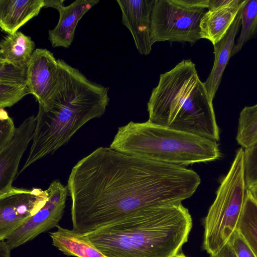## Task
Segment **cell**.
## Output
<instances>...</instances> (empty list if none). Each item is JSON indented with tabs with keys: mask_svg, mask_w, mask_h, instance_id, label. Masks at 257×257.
<instances>
[{
	"mask_svg": "<svg viewBox=\"0 0 257 257\" xmlns=\"http://www.w3.org/2000/svg\"><path fill=\"white\" fill-rule=\"evenodd\" d=\"M0 150L4 148L14 136L16 127L13 119L5 109H0Z\"/></svg>",
	"mask_w": 257,
	"mask_h": 257,
	"instance_id": "obj_25",
	"label": "cell"
},
{
	"mask_svg": "<svg viewBox=\"0 0 257 257\" xmlns=\"http://www.w3.org/2000/svg\"><path fill=\"white\" fill-rule=\"evenodd\" d=\"M245 2V0H227L223 5L206 11L200 24L201 39L208 40L213 45L220 41Z\"/></svg>",
	"mask_w": 257,
	"mask_h": 257,
	"instance_id": "obj_14",
	"label": "cell"
},
{
	"mask_svg": "<svg viewBox=\"0 0 257 257\" xmlns=\"http://www.w3.org/2000/svg\"><path fill=\"white\" fill-rule=\"evenodd\" d=\"M154 0H117L121 21L130 31L136 47L142 55L152 51L151 15Z\"/></svg>",
	"mask_w": 257,
	"mask_h": 257,
	"instance_id": "obj_12",
	"label": "cell"
},
{
	"mask_svg": "<svg viewBox=\"0 0 257 257\" xmlns=\"http://www.w3.org/2000/svg\"><path fill=\"white\" fill-rule=\"evenodd\" d=\"M29 94L27 84L0 83V108L13 106Z\"/></svg>",
	"mask_w": 257,
	"mask_h": 257,
	"instance_id": "obj_22",
	"label": "cell"
},
{
	"mask_svg": "<svg viewBox=\"0 0 257 257\" xmlns=\"http://www.w3.org/2000/svg\"><path fill=\"white\" fill-rule=\"evenodd\" d=\"M229 240L237 257H256L237 230L232 235Z\"/></svg>",
	"mask_w": 257,
	"mask_h": 257,
	"instance_id": "obj_26",
	"label": "cell"
},
{
	"mask_svg": "<svg viewBox=\"0 0 257 257\" xmlns=\"http://www.w3.org/2000/svg\"><path fill=\"white\" fill-rule=\"evenodd\" d=\"M243 6L240 9L226 34L220 41L213 45L214 54V63L207 79L204 82L208 93L212 100L215 97L220 85L225 68L229 59L232 57L231 55L235 44V38L240 26L241 14Z\"/></svg>",
	"mask_w": 257,
	"mask_h": 257,
	"instance_id": "obj_15",
	"label": "cell"
},
{
	"mask_svg": "<svg viewBox=\"0 0 257 257\" xmlns=\"http://www.w3.org/2000/svg\"><path fill=\"white\" fill-rule=\"evenodd\" d=\"M47 190L48 198L44 206L6 239L12 249L58 225L64 212L68 188L54 180Z\"/></svg>",
	"mask_w": 257,
	"mask_h": 257,
	"instance_id": "obj_8",
	"label": "cell"
},
{
	"mask_svg": "<svg viewBox=\"0 0 257 257\" xmlns=\"http://www.w3.org/2000/svg\"><path fill=\"white\" fill-rule=\"evenodd\" d=\"M241 32L231 56L238 53L245 43L257 34V0H245L241 14Z\"/></svg>",
	"mask_w": 257,
	"mask_h": 257,
	"instance_id": "obj_21",
	"label": "cell"
},
{
	"mask_svg": "<svg viewBox=\"0 0 257 257\" xmlns=\"http://www.w3.org/2000/svg\"><path fill=\"white\" fill-rule=\"evenodd\" d=\"M174 257H186L185 255L183 253H178Z\"/></svg>",
	"mask_w": 257,
	"mask_h": 257,
	"instance_id": "obj_31",
	"label": "cell"
},
{
	"mask_svg": "<svg viewBox=\"0 0 257 257\" xmlns=\"http://www.w3.org/2000/svg\"><path fill=\"white\" fill-rule=\"evenodd\" d=\"M27 67L0 62V83L27 85Z\"/></svg>",
	"mask_w": 257,
	"mask_h": 257,
	"instance_id": "obj_23",
	"label": "cell"
},
{
	"mask_svg": "<svg viewBox=\"0 0 257 257\" xmlns=\"http://www.w3.org/2000/svg\"><path fill=\"white\" fill-rule=\"evenodd\" d=\"M48 198L46 190L15 187L0 196V240H6L28 219L37 213Z\"/></svg>",
	"mask_w": 257,
	"mask_h": 257,
	"instance_id": "obj_9",
	"label": "cell"
},
{
	"mask_svg": "<svg viewBox=\"0 0 257 257\" xmlns=\"http://www.w3.org/2000/svg\"><path fill=\"white\" fill-rule=\"evenodd\" d=\"M98 0H77L58 12L59 18L55 28L48 31V39L54 48H68L72 44L75 30L82 17L99 3Z\"/></svg>",
	"mask_w": 257,
	"mask_h": 257,
	"instance_id": "obj_13",
	"label": "cell"
},
{
	"mask_svg": "<svg viewBox=\"0 0 257 257\" xmlns=\"http://www.w3.org/2000/svg\"><path fill=\"white\" fill-rule=\"evenodd\" d=\"M212 101L195 64L184 59L160 74L147 103L148 121L217 142L219 131Z\"/></svg>",
	"mask_w": 257,
	"mask_h": 257,
	"instance_id": "obj_4",
	"label": "cell"
},
{
	"mask_svg": "<svg viewBox=\"0 0 257 257\" xmlns=\"http://www.w3.org/2000/svg\"><path fill=\"white\" fill-rule=\"evenodd\" d=\"M27 85L39 105H44L55 91L58 81V60L46 49L36 48L27 65Z\"/></svg>",
	"mask_w": 257,
	"mask_h": 257,
	"instance_id": "obj_11",
	"label": "cell"
},
{
	"mask_svg": "<svg viewBox=\"0 0 257 257\" xmlns=\"http://www.w3.org/2000/svg\"><path fill=\"white\" fill-rule=\"evenodd\" d=\"M246 193L244 149L241 147L236 151L204 219L203 247L210 255L217 253L237 230Z\"/></svg>",
	"mask_w": 257,
	"mask_h": 257,
	"instance_id": "obj_6",
	"label": "cell"
},
{
	"mask_svg": "<svg viewBox=\"0 0 257 257\" xmlns=\"http://www.w3.org/2000/svg\"><path fill=\"white\" fill-rule=\"evenodd\" d=\"M109 147L124 154L184 167L221 157L215 141L148 120L131 121L119 127Z\"/></svg>",
	"mask_w": 257,
	"mask_h": 257,
	"instance_id": "obj_5",
	"label": "cell"
},
{
	"mask_svg": "<svg viewBox=\"0 0 257 257\" xmlns=\"http://www.w3.org/2000/svg\"><path fill=\"white\" fill-rule=\"evenodd\" d=\"M210 257H237L230 240L216 254Z\"/></svg>",
	"mask_w": 257,
	"mask_h": 257,
	"instance_id": "obj_27",
	"label": "cell"
},
{
	"mask_svg": "<svg viewBox=\"0 0 257 257\" xmlns=\"http://www.w3.org/2000/svg\"><path fill=\"white\" fill-rule=\"evenodd\" d=\"M44 7V0H0V27L14 34Z\"/></svg>",
	"mask_w": 257,
	"mask_h": 257,
	"instance_id": "obj_16",
	"label": "cell"
},
{
	"mask_svg": "<svg viewBox=\"0 0 257 257\" xmlns=\"http://www.w3.org/2000/svg\"><path fill=\"white\" fill-rule=\"evenodd\" d=\"M11 250L6 240H0V257H10Z\"/></svg>",
	"mask_w": 257,
	"mask_h": 257,
	"instance_id": "obj_29",
	"label": "cell"
},
{
	"mask_svg": "<svg viewBox=\"0 0 257 257\" xmlns=\"http://www.w3.org/2000/svg\"><path fill=\"white\" fill-rule=\"evenodd\" d=\"M247 190L252 198L257 202V182L250 186L247 188Z\"/></svg>",
	"mask_w": 257,
	"mask_h": 257,
	"instance_id": "obj_30",
	"label": "cell"
},
{
	"mask_svg": "<svg viewBox=\"0 0 257 257\" xmlns=\"http://www.w3.org/2000/svg\"><path fill=\"white\" fill-rule=\"evenodd\" d=\"M244 167L247 188L257 182V143L244 149Z\"/></svg>",
	"mask_w": 257,
	"mask_h": 257,
	"instance_id": "obj_24",
	"label": "cell"
},
{
	"mask_svg": "<svg viewBox=\"0 0 257 257\" xmlns=\"http://www.w3.org/2000/svg\"><path fill=\"white\" fill-rule=\"evenodd\" d=\"M35 46L30 36L20 31L7 34L0 42V62L26 67L36 49Z\"/></svg>",
	"mask_w": 257,
	"mask_h": 257,
	"instance_id": "obj_17",
	"label": "cell"
},
{
	"mask_svg": "<svg viewBox=\"0 0 257 257\" xmlns=\"http://www.w3.org/2000/svg\"><path fill=\"white\" fill-rule=\"evenodd\" d=\"M200 183L186 167L99 147L73 166L68 179L72 229L86 234L148 207L181 203Z\"/></svg>",
	"mask_w": 257,
	"mask_h": 257,
	"instance_id": "obj_1",
	"label": "cell"
},
{
	"mask_svg": "<svg viewBox=\"0 0 257 257\" xmlns=\"http://www.w3.org/2000/svg\"><path fill=\"white\" fill-rule=\"evenodd\" d=\"M236 140L244 149L257 143V104L245 106L240 112Z\"/></svg>",
	"mask_w": 257,
	"mask_h": 257,
	"instance_id": "obj_20",
	"label": "cell"
},
{
	"mask_svg": "<svg viewBox=\"0 0 257 257\" xmlns=\"http://www.w3.org/2000/svg\"><path fill=\"white\" fill-rule=\"evenodd\" d=\"M56 231L50 232L53 245L69 256L105 257L84 235L59 225Z\"/></svg>",
	"mask_w": 257,
	"mask_h": 257,
	"instance_id": "obj_18",
	"label": "cell"
},
{
	"mask_svg": "<svg viewBox=\"0 0 257 257\" xmlns=\"http://www.w3.org/2000/svg\"><path fill=\"white\" fill-rule=\"evenodd\" d=\"M64 0H44V8H52L57 9L58 11L63 7Z\"/></svg>",
	"mask_w": 257,
	"mask_h": 257,
	"instance_id": "obj_28",
	"label": "cell"
},
{
	"mask_svg": "<svg viewBox=\"0 0 257 257\" xmlns=\"http://www.w3.org/2000/svg\"><path fill=\"white\" fill-rule=\"evenodd\" d=\"M209 0H154L151 15L152 44L168 41L194 44Z\"/></svg>",
	"mask_w": 257,
	"mask_h": 257,
	"instance_id": "obj_7",
	"label": "cell"
},
{
	"mask_svg": "<svg viewBox=\"0 0 257 257\" xmlns=\"http://www.w3.org/2000/svg\"><path fill=\"white\" fill-rule=\"evenodd\" d=\"M237 231L257 257V202L247 190Z\"/></svg>",
	"mask_w": 257,
	"mask_h": 257,
	"instance_id": "obj_19",
	"label": "cell"
},
{
	"mask_svg": "<svg viewBox=\"0 0 257 257\" xmlns=\"http://www.w3.org/2000/svg\"><path fill=\"white\" fill-rule=\"evenodd\" d=\"M57 60L58 83L47 102L39 105L32 144L20 173L66 144L87 122L100 117L109 101L108 87L91 81L65 61Z\"/></svg>",
	"mask_w": 257,
	"mask_h": 257,
	"instance_id": "obj_2",
	"label": "cell"
},
{
	"mask_svg": "<svg viewBox=\"0 0 257 257\" xmlns=\"http://www.w3.org/2000/svg\"><path fill=\"white\" fill-rule=\"evenodd\" d=\"M36 126V116L26 118L16 128L13 139L0 150V196L11 192L20 160L33 140Z\"/></svg>",
	"mask_w": 257,
	"mask_h": 257,
	"instance_id": "obj_10",
	"label": "cell"
},
{
	"mask_svg": "<svg viewBox=\"0 0 257 257\" xmlns=\"http://www.w3.org/2000/svg\"><path fill=\"white\" fill-rule=\"evenodd\" d=\"M192 226L181 203L148 207L83 235L105 257H174Z\"/></svg>",
	"mask_w": 257,
	"mask_h": 257,
	"instance_id": "obj_3",
	"label": "cell"
}]
</instances>
